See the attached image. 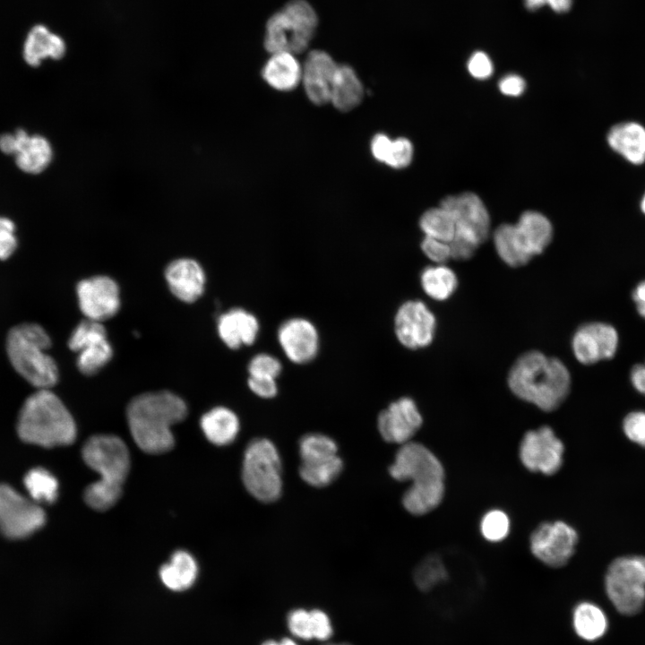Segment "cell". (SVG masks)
<instances>
[{
  "mask_svg": "<svg viewBox=\"0 0 645 645\" xmlns=\"http://www.w3.org/2000/svg\"><path fill=\"white\" fill-rule=\"evenodd\" d=\"M391 477L410 481L402 497L404 508L413 515L435 509L444 494V469L439 459L425 445L408 442L399 448L389 467Z\"/></svg>",
  "mask_w": 645,
  "mask_h": 645,
  "instance_id": "1",
  "label": "cell"
},
{
  "mask_svg": "<svg viewBox=\"0 0 645 645\" xmlns=\"http://www.w3.org/2000/svg\"><path fill=\"white\" fill-rule=\"evenodd\" d=\"M186 415L185 401L168 391L138 395L126 409L133 441L142 451L150 454L164 453L173 448L171 427L184 420Z\"/></svg>",
  "mask_w": 645,
  "mask_h": 645,
  "instance_id": "2",
  "label": "cell"
},
{
  "mask_svg": "<svg viewBox=\"0 0 645 645\" xmlns=\"http://www.w3.org/2000/svg\"><path fill=\"white\" fill-rule=\"evenodd\" d=\"M508 385L520 400L544 411H553L568 396L571 375L561 360L531 350L523 353L512 366Z\"/></svg>",
  "mask_w": 645,
  "mask_h": 645,
  "instance_id": "3",
  "label": "cell"
},
{
  "mask_svg": "<svg viewBox=\"0 0 645 645\" xmlns=\"http://www.w3.org/2000/svg\"><path fill=\"white\" fill-rule=\"evenodd\" d=\"M82 453L85 463L99 475L98 481L85 489L84 501L93 510L107 511L121 496L130 469L128 449L116 435L97 434L86 441Z\"/></svg>",
  "mask_w": 645,
  "mask_h": 645,
  "instance_id": "4",
  "label": "cell"
},
{
  "mask_svg": "<svg viewBox=\"0 0 645 645\" xmlns=\"http://www.w3.org/2000/svg\"><path fill=\"white\" fill-rule=\"evenodd\" d=\"M17 432L24 442L47 448L68 445L76 438L72 415L49 389H39L25 400Z\"/></svg>",
  "mask_w": 645,
  "mask_h": 645,
  "instance_id": "5",
  "label": "cell"
},
{
  "mask_svg": "<svg viewBox=\"0 0 645 645\" xmlns=\"http://www.w3.org/2000/svg\"><path fill=\"white\" fill-rule=\"evenodd\" d=\"M51 340L37 323H21L12 328L6 339L9 360L27 382L38 389H49L58 379L57 366L47 350Z\"/></svg>",
  "mask_w": 645,
  "mask_h": 645,
  "instance_id": "6",
  "label": "cell"
},
{
  "mask_svg": "<svg viewBox=\"0 0 645 645\" xmlns=\"http://www.w3.org/2000/svg\"><path fill=\"white\" fill-rule=\"evenodd\" d=\"M318 18L305 0H290L266 23L264 47L270 54L305 52L314 38Z\"/></svg>",
  "mask_w": 645,
  "mask_h": 645,
  "instance_id": "7",
  "label": "cell"
},
{
  "mask_svg": "<svg viewBox=\"0 0 645 645\" xmlns=\"http://www.w3.org/2000/svg\"><path fill=\"white\" fill-rule=\"evenodd\" d=\"M242 479L248 493L262 503L279 499L282 491V465L279 451L267 438H255L247 445Z\"/></svg>",
  "mask_w": 645,
  "mask_h": 645,
  "instance_id": "8",
  "label": "cell"
},
{
  "mask_svg": "<svg viewBox=\"0 0 645 645\" xmlns=\"http://www.w3.org/2000/svg\"><path fill=\"white\" fill-rule=\"evenodd\" d=\"M605 588L618 612L625 615L639 613L645 604V556L615 559L607 569Z\"/></svg>",
  "mask_w": 645,
  "mask_h": 645,
  "instance_id": "9",
  "label": "cell"
},
{
  "mask_svg": "<svg viewBox=\"0 0 645 645\" xmlns=\"http://www.w3.org/2000/svg\"><path fill=\"white\" fill-rule=\"evenodd\" d=\"M46 521L42 508L7 485H0V530L7 538H24Z\"/></svg>",
  "mask_w": 645,
  "mask_h": 645,
  "instance_id": "10",
  "label": "cell"
},
{
  "mask_svg": "<svg viewBox=\"0 0 645 645\" xmlns=\"http://www.w3.org/2000/svg\"><path fill=\"white\" fill-rule=\"evenodd\" d=\"M68 346L78 354L77 367L85 375L97 374L113 356L103 324L87 318L73 331Z\"/></svg>",
  "mask_w": 645,
  "mask_h": 645,
  "instance_id": "11",
  "label": "cell"
},
{
  "mask_svg": "<svg viewBox=\"0 0 645 645\" xmlns=\"http://www.w3.org/2000/svg\"><path fill=\"white\" fill-rule=\"evenodd\" d=\"M530 550L544 564L559 568L565 565L575 552L577 531L563 521L544 522L530 536Z\"/></svg>",
  "mask_w": 645,
  "mask_h": 645,
  "instance_id": "12",
  "label": "cell"
},
{
  "mask_svg": "<svg viewBox=\"0 0 645 645\" xmlns=\"http://www.w3.org/2000/svg\"><path fill=\"white\" fill-rule=\"evenodd\" d=\"M564 446L554 430L546 426L527 432L520 445V460L532 472L556 473L563 464Z\"/></svg>",
  "mask_w": 645,
  "mask_h": 645,
  "instance_id": "13",
  "label": "cell"
},
{
  "mask_svg": "<svg viewBox=\"0 0 645 645\" xmlns=\"http://www.w3.org/2000/svg\"><path fill=\"white\" fill-rule=\"evenodd\" d=\"M436 318L420 300L404 302L394 317V331L400 343L409 349L429 346L435 335Z\"/></svg>",
  "mask_w": 645,
  "mask_h": 645,
  "instance_id": "14",
  "label": "cell"
},
{
  "mask_svg": "<svg viewBox=\"0 0 645 645\" xmlns=\"http://www.w3.org/2000/svg\"><path fill=\"white\" fill-rule=\"evenodd\" d=\"M440 206L454 218L456 234L464 236L479 245L486 241L490 230V217L478 195L469 192L449 195L443 199Z\"/></svg>",
  "mask_w": 645,
  "mask_h": 645,
  "instance_id": "15",
  "label": "cell"
},
{
  "mask_svg": "<svg viewBox=\"0 0 645 645\" xmlns=\"http://www.w3.org/2000/svg\"><path fill=\"white\" fill-rule=\"evenodd\" d=\"M76 293L80 309L90 320L102 322L114 316L120 307L118 286L108 276L81 280Z\"/></svg>",
  "mask_w": 645,
  "mask_h": 645,
  "instance_id": "16",
  "label": "cell"
},
{
  "mask_svg": "<svg viewBox=\"0 0 645 645\" xmlns=\"http://www.w3.org/2000/svg\"><path fill=\"white\" fill-rule=\"evenodd\" d=\"M422 424V415L409 397L391 402L377 418L378 431L383 439L400 445L410 442Z\"/></svg>",
  "mask_w": 645,
  "mask_h": 645,
  "instance_id": "17",
  "label": "cell"
},
{
  "mask_svg": "<svg viewBox=\"0 0 645 645\" xmlns=\"http://www.w3.org/2000/svg\"><path fill=\"white\" fill-rule=\"evenodd\" d=\"M618 334L610 324L589 322L581 325L573 334L572 351L577 360L592 365L612 358L617 349Z\"/></svg>",
  "mask_w": 645,
  "mask_h": 645,
  "instance_id": "18",
  "label": "cell"
},
{
  "mask_svg": "<svg viewBox=\"0 0 645 645\" xmlns=\"http://www.w3.org/2000/svg\"><path fill=\"white\" fill-rule=\"evenodd\" d=\"M277 337L283 353L292 363H309L318 353L319 333L308 319L293 317L286 320L280 325Z\"/></svg>",
  "mask_w": 645,
  "mask_h": 645,
  "instance_id": "19",
  "label": "cell"
},
{
  "mask_svg": "<svg viewBox=\"0 0 645 645\" xmlns=\"http://www.w3.org/2000/svg\"><path fill=\"white\" fill-rule=\"evenodd\" d=\"M339 64L323 50H313L302 64V80L305 92L315 105L330 103L331 86Z\"/></svg>",
  "mask_w": 645,
  "mask_h": 645,
  "instance_id": "20",
  "label": "cell"
},
{
  "mask_svg": "<svg viewBox=\"0 0 645 645\" xmlns=\"http://www.w3.org/2000/svg\"><path fill=\"white\" fill-rule=\"evenodd\" d=\"M165 277L171 292L185 303H193L202 294L205 275L201 265L190 258L171 262L165 271Z\"/></svg>",
  "mask_w": 645,
  "mask_h": 645,
  "instance_id": "21",
  "label": "cell"
},
{
  "mask_svg": "<svg viewBox=\"0 0 645 645\" xmlns=\"http://www.w3.org/2000/svg\"><path fill=\"white\" fill-rule=\"evenodd\" d=\"M514 235L521 252L530 261L550 244L553 238V227L542 213L527 211L514 224Z\"/></svg>",
  "mask_w": 645,
  "mask_h": 645,
  "instance_id": "22",
  "label": "cell"
},
{
  "mask_svg": "<svg viewBox=\"0 0 645 645\" xmlns=\"http://www.w3.org/2000/svg\"><path fill=\"white\" fill-rule=\"evenodd\" d=\"M260 330L258 319L243 308H233L218 320V333L221 340L232 349L252 345Z\"/></svg>",
  "mask_w": 645,
  "mask_h": 645,
  "instance_id": "23",
  "label": "cell"
},
{
  "mask_svg": "<svg viewBox=\"0 0 645 645\" xmlns=\"http://www.w3.org/2000/svg\"><path fill=\"white\" fill-rule=\"evenodd\" d=\"M14 134L17 167L29 174L43 172L53 159V149L48 140L41 135L30 136L23 129H17Z\"/></svg>",
  "mask_w": 645,
  "mask_h": 645,
  "instance_id": "24",
  "label": "cell"
},
{
  "mask_svg": "<svg viewBox=\"0 0 645 645\" xmlns=\"http://www.w3.org/2000/svg\"><path fill=\"white\" fill-rule=\"evenodd\" d=\"M608 146L629 163L645 162V127L632 121L613 125L606 134Z\"/></svg>",
  "mask_w": 645,
  "mask_h": 645,
  "instance_id": "25",
  "label": "cell"
},
{
  "mask_svg": "<svg viewBox=\"0 0 645 645\" xmlns=\"http://www.w3.org/2000/svg\"><path fill=\"white\" fill-rule=\"evenodd\" d=\"M262 75L271 88L280 91H290L301 82L302 64L296 56L289 52L273 53L265 63Z\"/></svg>",
  "mask_w": 645,
  "mask_h": 645,
  "instance_id": "26",
  "label": "cell"
},
{
  "mask_svg": "<svg viewBox=\"0 0 645 645\" xmlns=\"http://www.w3.org/2000/svg\"><path fill=\"white\" fill-rule=\"evenodd\" d=\"M64 39L44 25H36L29 32L23 45V58L30 66H39L43 59L58 60L65 54Z\"/></svg>",
  "mask_w": 645,
  "mask_h": 645,
  "instance_id": "27",
  "label": "cell"
},
{
  "mask_svg": "<svg viewBox=\"0 0 645 645\" xmlns=\"http://www.w3.org/2000/svg\"><path fill=\"white\" fill-rule=\"evenodd\" d=\"M363 84L352 67L339 64L330 96V103L341 111L348 112L362 101Z\"/></svg>",
  "mask_w": 645,
  "mask_h": 645,
  "instance_id": "28",
  "label": "cell"
},
{
  "mask_svg": "<svg viewBox=\"0 0 645 645\" xmlns=\"http://www.w3.org/2000/svg\"><path fill=\"white\" fill-rule=\"evenodd\" d=\"M201 427L211 443L227 445L236 439L239 432V420L231 409L217 407L202 416Z\"/></svg>",
  "mask_w": 645,
  "mask_h": 645,
  "instance_id": "29",
  "label": "cell"
},
{
  "mask_svg": "<svg viewBox=\"0 0 645 645\" xmlns=\"http://www.w3.org/2000/svg\"><path fill=\"white\" fill-rule=\"evenodd\" d=\"M198 573L194 558L186 551L174 553L169 563L159 570V577L163 584L174 591L189 589L194 583Z\"/></svg>",
  "mask_w": 645,
  "mask_h": 645,
  "instance_id": "30",
  "label": "cell"
},
{
  "mask_svg": "<svg viewBox=\"0 0 645 645\" xmlns=\"http://www.w3.org/2000/svg\"><path fill=\"white\" fill-rule=\"evenodd\" d=\"M572 626L576 634L587 641L601 638L607 630V619L596 604L580 602L572 612Z\"/></svg>",
  "mask_w": 645,
  "mask_h": 645,
  "instance_id": "31",
  "label": "cell"
},
{
  "mask_svg": "<svg viewBox=\"0 0 645 645\" xmlns=\"http://www.w3.org/2000/svg\"><path fill=\"white\" fill-rule=\"evenodd\" d=\"M424 292L436 301L447 300L458 288L455 272L444 264L426 267L420 274Z\"/></svg>",
  "mask_w": 645,
  "mask_h": 645,
  "instance_id": "32",
  "label": "cell"
},
{
  "mask_svg": "<svg viewBox=\"0 0 645 645\" xmlns=\"http://www.w3.org/2000/svg\"><path fill=\"white\" fill-rule=\"evenodd\" d=\"M343 461L339 455L310 461H301L299 475L309 486L325 487L340 476Z\"/></svg>",
  "mask_w": 645,
  "mask_h": 645,
  "instance_id": "33",
  "label": "cell"
},
{
  "mask_svg": "<svg viewBox=\"0 0 645 645\" xmlns=\"http://www.w3.org/2000/svg\"><path fill=\"white\" fill-rule=\"evenodd\" d=\"M419 227L426 236L450 243L456 232V223L452 215L443 207L431 208L425 211Z\"/></svg>",
  "mask_w": 645,
  "mask_h": 645,
  "instance_id": "34",
  "label": "cell"
},
{
  "mask_svg": "<svg viewBox=\"0 0 645 645\" xmlns=\"http://www.w3.org/2000/svg\"><path fill=\"white\" fill-rule=\"evenodd\" d=\"M24 486L34 502L53 503L58 494V482L47 470L36 468L23 479Z\"/></svg>",
  "mask_w": 645,
  "mask_h": 645,
  "instance_id": "35",
  "label": "cell"
},
{
  "mask_svg": "<svg viewBox=\"0 0 645 645\" xmlns=\"http://www.w3.org/2000/svg\"><path fill=\"white\" fill-rule=\"evenodd\" d=\"M448 579V572L440 556L432 555L425 558L416 568L414 580L422 591H429Z\"/></svg>",
  "mask_w": 645,
  "mask_h": 645,
  "instance_id": "36",
  "label": "cell"
},
{
  "mask_svg": "<svg viewBox=\"0 0 645 645\" xmlns=\"http://www.w3.org/2000/svg\"><path fill=\"white\" fill-rule=\"evenodd\" d=\"M298 449L301 461L338 455V446L335 441L320 433H310L302 436Z\"/></svg>",
  "mask_w": 645,
  "mask_h": 645,
  "instance_id": "37",
  "label": "cell"
},
{
  "mask_svg": "<svg viewBox=\"0 0 645 645\" xmlns=\"http://www.w3.org/2000/svg\"><path fill=\"white\" fill-rule=\"evenodd\" d=\"M480 530L483 537L490 542L504 539L510 531V520L502 510H491L482 518Z\"/></svg>",
  "mask_w": 645,
  "mask_h": 645,
  "instance_id": "38",
  "label": "cell"
},
{
  "mask_svg": "<svg viewBox=\"0 0 645 645\" xmlns=\"http://www.w3.org/2000/svg\"><path fill=\"white\" fill-rule=\"evenodd\" d=\"M247 369L249 376L276 379L281 372L282 365L274 356L260 353L251 358Z\"/></svg>",
  "mask_w": 645,
  "mask_h": 645,
  "instance_id": "39",
  "label": "cell"
},
{
  "mask_svg": "<svg viewBox=\"0 0 645 645\" xmlns=\"http://www.w3.org/2000/svg\"><path fill=\"white\" fill-rule=\"evenodd\" d=\"M412 159V143L408 139L400 137L392 140L391 150L385 164L392 168L400 169L408 167Z\"/></svg>",
  "mask_w": 645,
  "mask_h": 645,
  "instance_id": "40",
  "label": "cell"
},
{
  "mask_svg": "<svg viewBox=\"0 0 645 645\" xmlns=\"http://www.w3.org/2000/svg\"><path fill=\"white\" fill-rule=\"evenodd\" d=\"M288 624L290 632L295 636L304 640L314 639L311 611L304 609L293 610L288 615Z\"/></svg>",
  "mask_w": 645,
  "mask_h": 645,
  "instance_id": "41",
  "label": "cell"
},
{
  "mask_svg": "<svg viewBox=\"0 0 645 645\" xmlns=\"http://www.w3.org/2000/svg\"><path fill=\"white\" fill-rule=\"evenodd\" d=\"M623 429L632 442L645 448V411H633L624 419Z\"/></svg>",
  "mask_w": 645,
  "mask_h": 645,
  "instance_id": "42",
  "label": "cell"
},
{
  "mask_svg": "<svg viewBox=\"0 0 645 645\" xmlns=\"http://www.w3.org/2000/svg\"><path fill=\"white\" fill-rule=\"evenodd\" d=\"M421 249L425 255L438 264H443L452 259L449 243L426 236L421 242Z\"/></svg>",
  "mask_w": 645,
  "mask_h": 645,
  "instance_id": "43",
  "label": "cell"
},
{
  "mask_svg": "<svg viewBox=\"0 0 645 645\" xmlns=\"http://www.w3.org/2000/svg\"><path fill=\"white\" fill-rule=\"evenodd\" d=\"M14 223L4 217H0V260L8 259L17 247L14 235Z\"/></svg>",
  "mask_w": 645,
  "mask_h": 645,
  "instance_id": "44",
  "label": "cell"
},
{
  "mask_svg": "<svg viewBox=\"0 0 645 645\" xmlns=\"http://www.w3.org/2000/svg\"><path fill=\"white\" fill-rule=\"evenodd\" d=\"M449 245L452 259L456 261H465L471 258L479 246L473 240L460 234H455Z\"/></svg>",
  "mask_w": 645,
  "mask_h": 645,
  "instance_id": "45",
  "label": "cell"
},
{
  "mask_svg": "<svg viewBox=\"0 0 645 645\" xmlns=\"http://www.w3.org/2000/svg\"><path fill=\"white\" fill-rule=\"evenodd\" d=\"M469 73L476 79H487L493 73V64L489 56L482 52H475L468 62Z\"/></svg>",
  "mask_w": 645,
  "mask_h": 645,
  "instance_id": "46",
  "label": "cell"
},
{
  "mask_svg": "<svg viewBox=\"0 0 645 645\" xmlns=\"http://www.w3.org/2000/svg\"><path fill=\"white\" fill-rule=\"evenodd\" d=\"M248 387L257 396L271 399L277 395L278 385L276 379L270 377H248Z\"/></svg>",
  "mask_w": 645,
  "mask_h": 645,
  "instance_id": "47",
  "label": "cell"
},
{
  "mask_svg": "<svg viewBox=\"0 0 645 645\" xmlns=\"http://www.w3.org/2000/svg\"><path fill=\"white\" fill-rule=\"evenodd\" d=\"M314 627V639L325 641L329 639L332 633L331 621L328 615L318 609L311 611Z\"/></svg>",
  "mask_w": 645,
  "mask_h": 645,
  "instance_id": "48",
  "label": "cell"
},
{
  "mask_svg": "<svg viewBox=\"0 0 645 645\" xmlns=\"http://www.w3.org/2000/svg\"><path fill=\"white\" fill-rule=\"evenodd\" d=\"M498 87L503 94L517 97L524 92L526 83L522 77L517 74H508L500 80Z\"/></svg>",
  "mask_w": 645,
  "mask_h": 645,
  "instance_id": "49",
  "label": "cell"
},
{
  "mask_svg": "<svg viewBox=\"0 0 645 645\" xmlns=\"http://www.w3.org/2000/svg\"><path fill=\"white\" fill-rule=\"evenodd\" d=\"M392 140L383 133L374 136L371 142V151L374 158L385 164L391 147Z\"/></svg>",
  "mask_w": 645,
  "mask_h": 645,
  "instance_id": "50",
  "label": "cell"
},
{
  "mask_svg": "<svg viewBox=\"0 0 645 645\" xmlns=\"http://www.w3.org/2000/svg\"><path fill=\"white\" fill-rule=\"evenodd\" d=\"M529 10H537L543 5H548L556 13L567 12L572 4V0H524Z\"/></svg>",
  "mask_w": 645,
  "mask_h": 645,
  "instance_id": "51",
  "label": "cell"
},
{
  "mask_svg": "<svg viewBox=\"0 0 645 645\" xmlns=\"http://www.w3.org/2000/svg\"><path fill=\"white\" fill-rule=\"evenodd\" d=\"M631 381L638 391L645 394V365H636L632 367Z\"/></svg>",
  "mask_w": 645,
  "mask_h": 645,
  "instance_id": "52",
  "label": "cell"
},
{
  "mask_svg": "<svg viewBox=\"0 0 645 645\" xmlns=\"http://www.w3.org/2000/svg\"><path fill=\"white\" fill-rule=\"evenodd\" d=\"M632 299L641 316L645 318V280L641 281L632 292Z\"/></svg>",
  "mask_w": 645,
  "mask_h": 645,
  "instance_id": "53",
  "label": "cell"
},
{
  "mask_svg": "<svg viewBox=\"0 0 645 645\" xmlns=\"http://www.w3.org/2000/svg\"><path fill=\"white\" fill-rule=\"evenodd\" d=\"M16 149V138L13 133L0 135V150L8 155H14Z\"/></svg>",
  "mask_w": 645,
  "mask_h": 645,
  "instance_id": "54",
  "label": "cell"
},
{
  "mask_svg": "<svg viewBox=\"0 0 645 645\" xmlns=\"http://www.w3.org/2000/svg\"><path fill=\"white\" fill-rule=\"evenodd\" d=\"M262 645H297L294 641L288 638H284L280 642L274 641H265Z\"/></svg>",
  "mask_w": 645,
  "mask_h": 645,
  "instance_id": "55",
  "label": "cell"
},
{
  "mask_svg": "<svg viewBox=\"0 0 645 645\" xmlns=\"http://www.w3.org/2000/svg\"><path fill=\"white\" fill-rule=\"evenodd\" d=\"M640 207H641V211L645 214V194L641 200Z\"/></svg>",
  "mask_w": 645,
  "mask_h": 645,
  "instance_id": "56",
  "label": "cell"
},
{
  "mask_svg": "<svg viewBox=\"0 0 645 645\" xmlns=\"http://www.w3.org/2000/svg\"><path fill=\"white\" fill-rule=\"evenodd\" d=\"M328 645H349V644H347V643H341V644H328Z\"/></svg>",
  "mask_w": 645,
  "mask_h": 645,
  "instance_id": "57",
  "label": "cell"
}]
</instances>
